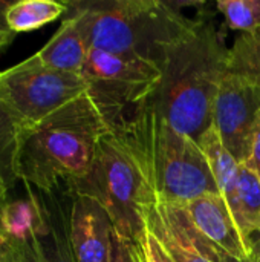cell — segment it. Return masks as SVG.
Segmentation results:
<instances>
[{
  "label": "cell",
  "mask_w": 260,
  "mask_h": 262,
  "mask_svg": "<svg viewBox=\"0 0 260 262\" xmlns=\"http://www.w3.org/2000/svg\"><path fill=\"white\" fill-rule=\"evenodd\" d=\"M12 3H14V2H5V0H0V31L11 32L9 26H8L6 15H8V11H9V8L12 6Z\"/></svg>",
  "instance_id": "24"
},
{
  "label": "cell",
  "mask_w": 260,
  "mask_h": 262,
  "mask_svg": "<svg viewBox=\"0 0 260 262\" xmlns=\"http://www.w3.org/2000/svg\"><path fill=\"white\" fill-rule=\"evenodd\" d=\"M233 216L245 241L251 246L260 230V178L245 163L241 164Z\"/></svg>",
  "instance_id": "15"
},
{
  "label": "cell",
  "mask_w": 260,
  "mask_h": 262,
  "mask_svg": "<svg viewBox=\"0 0 260 262\" xmlns=\"http://www.w3.org/2000/svg\"><path fill=\"white\" fill-rule=\"evenodd\" d=\"M0 262H5V259H3V255H2V249H0Z\"/></svg>",
  "instance_id": "27"
},
{
  "label": "cell",
  "mask_w": 260,
  "mask_h": 262,
  "mask_svg": "<svg viewBox=\"0 0 260 262\" xmlns=\"http://www.w3.org/2000/svg\"><path fill=\"white\" fill-rule=\"evenodd\" d=\"M80 75L112 132L126 126L146 106L156 89L161 68L136 57L90 49Z\"/></svg>",
  "instance_id": "6"
},
{
  "label": "cell",
  "mask_w": 260,
  "mask_h": 262,
  "mask_svg": "<svg viewBox=\"0 0 260 262\" xmlns=\"http://www.w3.org/2000/svg\"><path fill=\"white\" fill-rule=\"evenodd\" d=\"M228 72L260 81V28L238 37L230 49Z\"/></svg>",
  "instance_id": "18"
},
{
  "label": "cell",
  "mask_w": 260,
  "mask_h": 262,
  "mask_svg": "<svg viewBox=\"0 0 260 262\" xmlns=\"http://www.w3.org/2000/svg\"><path fill=\"white\" fill-rule=\"evenodd\" d=\"M87 92L80 74L44 66L35 54L0 72V95L15 115L32 126Z\"/></svg>",
  "instance_id": "7"
},
{
  "label": "cell",
  "mask_w": 260,
  "mask_h": 262,
  "mask_svg": "<svg viewBox=\"0 0 260 262\" xmlns=\"http://www.w3.org/2000/svg\"><path fill=\"white\" fill-rule=\"evenodd\" d=\"M110 262H135L130 249L126 243V239L116 233L113 235V246H112V256H110Z\"/></svg>",
  "instance_id": "21"
},
{
  "label": "cell",
  "mask_w": 260,
  "mask_h": 262,
  "mask_svg": "<svg viewBox=\"0 0 260 262\" xmlns=\"http://www.w3.org/2000/svg\"><path fill=\"white\" fill-rule=\"evenodd\" d=\"M123 132L139 150L162 203L187 204L202 195L219 193L201 144L179 134L149 107H143Z\"/></svg>",
  "instance_id": "5"
},
{
  "label": "cell",
  "mask_w": 260,
  "mask_h": 262,
  "mask_svg": "<svg viewBox=\"0 0 260 262\" xmlns=\"http://www.w3.org/2000/svg\"><path fill=\"white\" fill-rule=\"evenodd\" d=\"M245 164H248L260 178V118L253 135V143H251V152L248 160L245 161Z\"/></svg>",
  "instance_id": "22"
},
{
  "label": "cell",
  "mask_w": 260,
  "mask_h": 262,
  "mask_svg": "<svg viewBox=\"0 0 260 262\" xmlns=\"http://www.w3.org/2000/svg\"><path fill=\"white\" fill-rule=\"evenodd\" d=\"M259 118L260 81L227 71L215 103L213 127L241 164L250 157Z\"/></svg>",
  "instance_id": "8"
},
{
  "label": "cell",
  "mask_w": 260,
  "mask_h": 262,
  "mask_svg": "<svg viewBox=\"0 0 260 262\" xmlns=\"http://www.w3.org/2000/svg\"><path fill=\"white\" fill-rule=\"evenodd\" d=\"M216 5L231 29L250 34L260 28V0H218Z\"/></svg>",
  "instance_id": "19"
},
{
  "label": "cell",
  "mask_w": 260,
  "mask_h": 262,
  "mask_svg": "<svg viewBox=\"0 0 260 262\" xmlns=\"http://www.w3.org/2000/svg\"><path fill=\"white\" fill-rule=\"evenodd\" d=\"M135 262H178L162 241L146 226L133 239L126 241Z\"/></svg>",
  "instance_id": "20"
},
{
  "label": "cell",
  "mask_w": 260,
  "mask_h": 262,
  "mask_svg": "<svg viewBox=\"0 0 260 262\" xmlns=\"http://www.w3.org/2000/svg\"><path fill=\"white\" fill-rule=\"evenodd\" d=\"M182 206L195 227L228 261L251 262V246L241 233L239 226L221 193L202 195Z\"/></svg>",
  "instance_id": "11"
},
{
  "label": "cell",
  "mask_w": 260,
  "mask_h": 262,
  "mask_svg": "<svg viewBox=\"0 0 260 262\" xmlns=\"http://www.w3.org/2000/svg\"><path fill=\"white\" fill-rule=\"evenodd\" d=\"M69 5L86 17L92 49L136 57L159 68L199 25L162 0H87Z\"/></svg>",
  "instance_id": "3"
},
{
  "label": "cell",
  "mask_w": 260,
  "mask_h": 262,
  "mask_svg": "<svg viewBox=\"0 0 260 262\" xmlns=\"http://www.w3.org/2000/svg\"><path fill=\"white\" fill-rule=\"evenodd\" d=\"M67 11L66 3L52 0H21L14 2L8 11L6 20L11 32H28L48 25Z\"/></svg>",
  "instance_id": "16"
},
{
  "label": "cell",
  "mask_w": 260,
  "mask_h": 262,
  "mask_svg": "<svg viewBox=\"0 0 260 262\" xmlns=\"http://www.w3.org/2000/svg\"><path fill=\"white\" fill-rule=\"evenodd\" d=\"M228 57L230 49L216 28L199 21L166 58L146 107L199 143L213 126L215 103L228 71Z\"/></svg>",
  "instance_id": "2"
},
{
  "label": "cell",
  "mask_w": 260,
  "mask_h": 262,
  "mask_svg": "<svg viewBox=\"0 0 260 262\" xmlns=\"http://www.w3.org/2000/svg\"><path fill=\"white\" fill-rule=\"evenodd\" d=\"M14 37V32H5V31H0V48H3L5 45H8Z\"/></svg>",
  "instance_id": "26"
},
{
  "label": "cell",
  "mask_w": 260,
  "mask_h": 262,
  "mask_svg": "<svg viewBox=\"0 0 260 262\" xmlns=\"http://www.w3.org/2000/svg\"><path fill=\"white\" fill-rule=\"evenodd\" d=\"M28 127L0 95V175L8 187L17 181L15 157L23 129Z\"/></svg>",
  "instance_id": "17"
},
{
  "label": "cell",
  "mask_w": 260,
  "mask_h": 262,
  "mask_svg": "<svg viewBox=\"0 0 260 262\" xmlns=\"http://www.w3.org/2000/svg\"><path fill=\"white\" fill-rule=\"evenodd\" d=\"M67 193L98 200L129 243L144 230L146 216L159 201L143 155L123 132L101 138L89 173Z\"/></svg>",
  "instance_id": "4"
},
{
  "label": "cell",
  "mask_w": 260,
  "mask_h": 262,
  "mask_svg": "<svg viewBox=\"0 0 260 262\" xmlns=\"http://www.w3.org/2000/svg\"><path fill=\"white\" fill-rule=\"evenodd\" d=\"M67 11L64 14L60 29L54 37L35 54V57L48 68L81 74L87 55L92 49L90 35L86 17L66 2Z\"/></svg>",
  "instance_id": "12"
},
{
  "label": "cell",
  "mask_w": 260,
  "mask_h": 262,
  "mask_svg": "<svg viewBox=\"0 0 260 262\" xmlns=\"http://www.w3.org/2000/svg\"><path fill=\"white\" fill-rule=\"evenodd\" d=\"M8 189L9 187L6 184V181L0 175V239H5L6 238L5 227H3V213H5L6 204L9 203V200H8Z\"/></svg>",
  "instance_id": "23"
},
{
  "label": "cell",
  "mask_w": 260,
  "mask_h": 262,
  "mask_svg": "<svg viewBox=\"0 0 260 262\" xmlns=\"http://www.w3.org/2000/svg\"><path fill=\"white\" fill-rule=\"evenodd\" d=\"M199 144L208 160L218 190L233 213L238 195L241 163L228 152L213 126L201 137Z\"/></svg>",
  "instance_id": "14"
},
{
  "label": "cell",
  "mask_w": 260,
  "mask_h": 262,
  "mask_svg": "<svg viewBox=\"0 0 260 262\" xmlns=\"http://www.w3.org/2000/svg\"><path fill=\"white\" fill-rule=\"evenodd\" d=\"M146 226L178 262H228L195 227L182 204L158 201L146 216Z\"/></svg>",
  "instance_id": "9"
},
{
  "label": "cell",
  "mask_w": 260,
  "mask_h": 262,
  "mask_svg": "<svg viewBox=\"0 0 260 262\" xmlns=\"http://www.w3.org/2000/svg\"><path fill=\"white\" fill-rule=\"evenodd\" d=\"M228 262H236V261H228Z\"/></svg>",
  "instance_id": "28"
},
{
  "label": "cell",
  "mask_w": 260,
  "mask_h": 262,
  "mask_svg": "<svg viewBox=\"0 0 260 262\" xmlns=\"http://www.w3.org/2000/svg\"><path fill=\"white\" fill-rule=\"evenodd\" d=\"M48 212V230L38 235L41 255L44 262H75L69 239V212L55 193H43L41 196Z\"/></svg>",
  "instance_id": "13"
},
{
  "label": "cell",
  "mask_w": 260,
  "mask_h": 262,
  "mask_svg": "<svg viewBox=\"0 0 260 262\" xmlns=\"http://www.w3.org/2000/svg\"><path fill=\"white\" fill-rule=\"evenodd\" d=\"M115 226L104 206L89 195H70L69 239L75 262H110Z\"/></svg>",
  "instance_id": "10"
},
{
  "label": "cell",
  "mask_w": 260,
  "mask_h": 262,
  "mask_svg": "<svg viewBox=\"0 0 260 262\" xmlns=\"http://www.w3.org/2000/svg\"><path fill=\"white\" fill-rule=\"evenodd\" d=\"M110 132L86 92L23 129L15 175L43 193L69 192L89 173L101 138Z\"/></svg>",
  "instance_id": "1"
},
{
  "label": "cell",
  "mask_w": 260,
  "mask_h": 262,
  "mask_svg": "<svg viewBox=\"0 0 260 262\" xmlns=\"http://www.w3.org/2000/svg\"><path fill=\"white\" fill-rule=\"evenodd\" d=\"M251 262H260V230L254 238L253 249H251Z\"/></svg>",
  "instance_id": "25"
}]
</instances>
